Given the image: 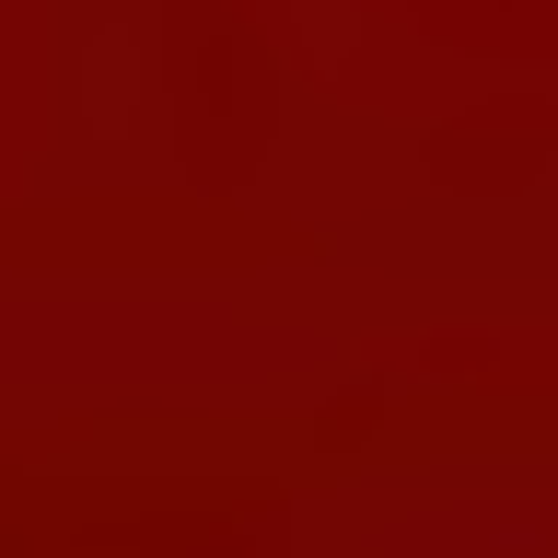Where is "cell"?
Segmentation results:
<instances>
[{"label":"cell","mask_w":558,"mask_h":558,"mask_svg":"<svg viewBox=\"0 0 558 558\" xmlns=\"http://www.w3.org/2000/svg\"><path fill=\"white\" fill-rule=\"evenodd\" d=\"M442 35H477V47H512V59H558V0H418Z\"/></svg>","instance_id":"6da1fadb"}]
</instances>
